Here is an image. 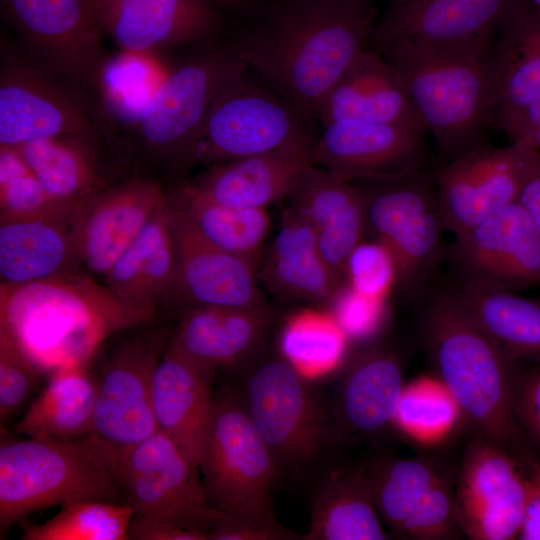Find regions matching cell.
Wrapping results in <instances>:
<instances>
[{
	"mask_svg": "<svg viewBox=\"0 0 540 540\" xmlns=\"http://www.w3.org/2000/svg\"><path fill=\"white\" fill-rule=\"evenodd\" d=\"M523 0H391L368 48L450 46L494 39Z\"/></svg>",
	"mask_w": 540,
	"mask_h": 540,
	"instance_id": "obj_16",
	"label": "cell"
},
{
	"mask_svg": "<svg viewBox=\"0 0 540 540\" xmlns=\"http://www.w3.org/2000/svg\"><path fill=\"white\" fill-rule=\"evenodd\" d=\"M540 154L528 139L504 147L483 141L434 173L443 228L455 235L517 201Z\"/></svg>",
	"mask_w": 540,
	"mask_h": 540,
	"instance_id": "obj_12",
	"label": "cell"
},
{
	"mask_svg": "<svg viewBox=\"0 0 540 540\" xmlns=\"http://www.w3.org/2000/svg\"><path fill=\"white\" fill-rule=\"evenodd\" d=\"M452 296L472 322L509 357L540 364L539 300L471 282H463Z\"/></svg>",
	"mask_w": 540,
	"mask_h": 540,
	"instance_id": "obj_32",
	"label": "cell"
},
{
	"mask_svg": "<svg viewBox=\"0 0 540 540\" xmlns=\"http://www.w3.org/2000/svg\"><path fill=\"white\" fill-rule=\"evenodd\" d=\"M167 72L155 53L121 50L107 57L97 90L104 117L136 127Z\"/></svg>",
	"mask_w": 540,
	"mask_h": 540,
	"instance_id": "obj_37",
	"label": "cell"
},
{
	"mask_svg": "<svg viewBox=\"0 0 540 540\" xmlns=\"http://www.w3.org/2000/svg\"><path fill=\"white\" fill-rule=\"evenodd\" d=\"M134 515L123 503L77 500L61 505L60 511L41 524L27 525L23 540H127Z\"/></svg>",
	"mask_w": 540,
	"mask_h": 540,
	"instance_id": "obj_40",
	"label": "cell"
},
{
	"mask_svg": "<svg viewBox=\"0 0 540 540\" xmlns=\"http://www.w3.org/2000/svg\"><path fill=\"white\" fill-rule=\"evenodd\" d=\"M278 463L315 459L327 438L325 414L305 376L281 353L257 360L237 391Z\"/></svg>",
	"mask_w": 540,
	"mask_h": 540,
	"instance_id": "obj_9",
	"label": "cell"
},
{
	"mask_svg": "<svg viewBox=\"0 0 540 540\" xmlns=\"http://www.w3.org/2000/svg\"><path fill=\"white\" fill-rule=\"evenodd\" d=\"M167 199L205 240L256 267L270 230L266 209L219 204L196 192L187 182L168 191Z\"/></svg>",
	"mask_w": 540,
	"mask_h": 540,
	"instance_id": "obj_36",
	"label": "cell"
},
{
	"mask_svg": "<svg viewBox=\"0 0 540 540\" xmlns=\"http://www.w3.org/2000/svg\"><path fill=\"white\" fill-rule=\"evenodd\" d=\"M523 1L533 6L534 8L540 10V0H523Z\"/></svg>",
	"mask_w": 540,
	"mask_h": 540,
	"instance_id": "obj_54",
	"label": "cell"
},
{
	"mask_svg": "<svg viewBox=\"0 0 540 540\" xmlns=\"http://www.w3.org/2000/svg\"><path fill=\"white\" fill-rule=\"evenodd\" d=\"M103 34L139 53L222 39L224 20L212 0H89Z\"/></svg>",
	"mask_w": 540,
	"mask_h": 540,
	"instance_id": "obj_17",
	"label": "cell"
},
{
	"mask_svg": "<svg viewBox=\"0 0 540 540\" xmlns=\"http://www.w3.org/2000/svg\"><path fill=\"white\" fill-rule=\"evenodd\" d=\"M314 124L247 67L217 94L198 128L169 160L176 171L239 160L316 139Z\"/></svg>",
	"mask_w": 540,
	"mask_h": 540,
	"instance_id": "obj_6",
	"label": "cell"
},
{
	"mask_svg": "<svg viewBox=\"0 0 540 540\" xmlns=\"http://www.w3.org/2000/svg\"><path fill=\"white\" fill-rule=\"evenodd\" d=\"M517 201L526 209L540 231V154Z\"/></svg>",
	"mask_w": 540,
	"mask_h": 540,
	"instance_id": "obj_52",
	"label": "cell"
},
{
	"mask_svg": "<svg viewBox=\"0 0 540 540\" xmlns=\"http://www.w3.org/2000/svg\"><path fill=\"white\" fill-rule=\"evenodd\" d=\"M294 532L281 526L275 519L239 520L226 517L208 534L207 540H288L299 539Z\"/></svg>",
	"mask_w": 540,
	"mask_h": 540,
	"instance_id": "obj_48",
	"label": "cell"
},
{
	"mask_svg": "<svg viewBox=\"0 0 540 540\" xmlns=\"http://www.w3.org/2000/svg\"><path fill=\"white\" fill-rule=\"evenodd\" d=\"M315 139L209 168L187 183L209 200L236 208L266 209L288 197L311 166Z\"/></svg>",
	"mask_w": 540,
	"mask_h": 540,
	"instance_id": "obj_22",
	"label": "cell"
},
{
	"mask_svg": "<svg viewBox=\"0 0 540 540\" xmlns=\"http://www.w3.org/2000/svg\"><path fill=\"white\" fill-rule=\"evenodd\" d=\"M511 407L521 430L540 447V364L527 370L518 369Z\"/></svg>",
	"mask_w": 540,
	"mask_h": 540,
	"instance_id": "obj_47",
	"label": "cell"
},
{
	"mask_svg": "<svg viewBox=\"0 0 540 540\" xmlns=\"http://www.w3.org/2000/svg\"><path fill=\"white\" fill-rule=\"evenodd\" d=\"M367 474L381 521L400 536L407 519L441 472L431 461L413 458L381 462Z\"/></svg>",
	"mask_w": 540,
	"mask_h": 540,
	"instance_id": "obj_38",
	"label": "cell"
},
{
	"mask_svg": "<svg viewBox=\"0 0 540 540\" xmlns=\"http://www.w3.org/2000/svg\"><path fill=\"white\" fill-rule=\"evenodd\" d=\"M454 497L458 527L470 539H516L525 501L523 464L503 446L478 437L465 447Z\"/></svg>",
	"mask_w": 540,
	"mask_h": 540,
	"instance_id": "obj_15",
	"label": "cell"
},
{
	"mask_svg": "<svg viewBox=\"0 0 540 540\" xmlns=\"http://www.w3.org/2000/svg\"><path fill=\"white\" fill-rule=\"evenodd\" d=\"M99 146L81 138L55 137L13 148L49 194L78 203L112 184L103 170Z\"/></svg>",
	"mask_w": 540,
	"mask_h": 540,
	"instance_id": "obj_35",
	"label": "cell"
},
{
	"mask_svg": "<svg viewBox=\"0 0 540 540\" xmlns=\"http://www.w3.org/2000/svg\"><path fill=\"white\" fill-rule=\"evenodd\" d=\"M123 452L95 433L2 441L1 535L28 515L66 502L126 504L121 479Z\"/></svg>",
	"mask_w": 540,
	"mask_h": 540,
	"instance_id": "obj_5",
	"label": "cell"
},
{
	"mask_svg": "<svg viewBox=\"0 0 540 540\" xmlns=\"http://www.w3.org/2000/svg\"><path fill=\"white\" fill-rule=\"evenodd\" d=\"M496 127L511 141L528 138L540 150V99Z\"/></svg>",
	"mask_w": 540,
	"mask_h": 540,
	"instance_id": "obj_51",
	"label": "cell"
},
{
	"mask_svg": "<svg viewBox=\"0 0 540 540\" xmlns=\"http://www.w3.org/2000/svg\"><path fill=\"white\" fill-rule=\"evenodd\" d=\"M260 277L280 296L313 301H329L342 284L322 257L311 225L290 207L283 212Z\"/></svg>",
	"mask_w": 540,
	"mask_h": 540,
	"instance_id": "obj_31",
	"label": "cell"
},
{
	"mask_svg": "<svg viewBox=\"0 0 540 540\" xmlns=\"http://www.w3.org/2000/svg\"><path fill=\"white\" fill-rule=\"evenodd\" d=\"M78 203L53 197L15 148L0 145V219L54 218L72 222Z\"/></svg>",
	"mask_w": 540,
	"mask_h": 540,
	"instance_id": "obj_41",
	"label": "cell"
},
{
	"mask_svg": "<svg viewBox=\"0 0 540 540\" xmlns=\"http://www.w3.org/2000/svg\"><path fill=\"white\" fill-rule=\"evenodd\" d=\"M246 68L231 42L222 38L168 71L136 125L146 149L170 159L198 128L217 94Z\"/></svg>",
	"mask_w": 540,
	"mask_h": 540,
	"instance_id": "obj_13",
	"label": "cell"
},
{
	"mask_svg": "<svg viewBox=\"0 0 540 540\" xmlns=\"http://www.w3.org/2000/svg\"><path fill=\"white\" fill-rule=\"evenodd\" d=\"M43 374L0 332V417L6 420L28 404Z\"/></svg>",
	"mask_w": 540,
	"mask_h": 540,
	"instance_id": "obj_44",
	"label": "cell"
},
{
	"mask_svg": "<svg viewBox=\"0 0 540 540\" xmlns=\"http://www.w3.org/2000/svg\"><path fill=\"white\" fill-rule=\"evenodd\" d=\"M165 198L154 180L133 178L79 201L71 233L82 269L105 277Z\"/></svg>",
	"mask_w": 540,
	"mask_h": 540,
	"instance_id": "obj_19",
	"label": "cell"
},
{
	"mask_svg": "<svg viewBox=\"0 0 540 540\" xmlns=\"http://www.w3.org/2000/svg\"><path fill=\"white\" fill-rule=\"evenodd\" d=\"M213 377L169 342L153 377L152 404L157 428L198 468L212 417Z\"/></svg>",
	"mask_w": 540,
	"mask_h": 540,
	"instance_id": "obj_24",
	"label": "cell"
},
{
	"mask_svg": "<svg viewBox=\"0 0 540 540\" xmlns=\"http://www.w3.org/2000/svg\"><path fill=\"white\" fill-rule=\"evenodd\" d=\"M237 1V6L238 7H243L245 4H247L248 2L252 1V0H236Z\"/></svg>",
	"mask_w": 540,
	"mask_h": 540,
	"instance_id": "obj_55",
	"label": "cell"
},
{
	"mask_svg": "<svg viewBox=\"0 0 540 540\" xmlns=\"http://www.w3.org/2000/svg\"><path fill=\"white\" fill-rule=\"evenodd\" d=\"M321 126L312 146V163L337 179L386 178L423 168L426 148L421 132L351 120Z\"/></svg>",
	"mask_w": 540,
	"mask_h": 540,
	"instance_id": "obj_20",
	"label": "cell"
},
{
	"mask_svg": "<svg viewBox=\"0 0 540 540\" xmlns=\"http://www.w3.org/2000/svg\"><path fill=\"white\" fill-rule=\"evenodd\" d=\"M493 41L403 47L381 54L402 77L416 113L447 161L482 140L496 99Z\"/></svg>",
	"mask_w": 540,
	"mask_h": 540,
	"instance_id": "obj_3",
	"label": "cell"
},
{
	"mask_svg": "<svg viewBox=\"0 0 540 540\" xmlns=\"http://www.w3.org/2000/svg\"><path fill=\"white\" fill-rule=\"evenodd\" d=\"M267 305L256 307L189 306L169 343L212 374L235 365L259 347L269 325Z\"/></svg>",
	"mask_w": 540,
	"mask_h": 540,
	"instance_id": "obj_26",
	"label": "cell"
},
{
	"mask_svg": "<svg viewBox=\"0 0 540 540\" xmlns=\"http://www.w3.org/2000/svg\"><path fill=\"white\" fill-rule=\"evenodd\" d=\"M367 470L352 468L331 476L313 501L304 540H383Z\"/></svg>",
	"mask_w": 540,
	"mask_h": 540,
	"instance_id": "obj_34",
	"label": "cell"
},
{
	"mask_svg": "<svg viewBox=\"0 0 540 540\" xmlns=\"http://www.w3.org/2000/svg\"><path fill=\"white\" fill-rule=\"evenodd\" d=\"M168 205L176 248L173 294L181 295L189 306L266 305L256 282V267L205 240Z\"/></svg>",
	"mask_w": 540,
	"mask_h": 540,
	"instance_id": "obj_21",
	"label": "cell"
},
{
	"mask_svg": "<svg viewBox=\"0 0 540 540\" xmlns=\"http://www.w3.org/2000/svg\"><path fill=\"white\" fill-rule=\"evenodd\" d=\"M288 197L290 208L313 228L322 257L342 282L346 261L367 231L361 189L312 164Z\"/></svg>",
	"mask_w": 540,
	"mask_h": 540,
	"instance_id": "obj_23",
	"label": "cell"
},
{
	"mask_svg": "<svg viewBox=\"0 0 540 540\" xmlns=\"http://www.w3.org/2000/svg\"><path fill=\"white\" fill-rule=\"evenodd\" d=\"M154 315L155 309L122 299L81 271L0 286V332L42 374L89 365L108 338Z\"/></svg>",
	"mask_w": 540,
	"mask_h": 540,
	"instance_id": "obj_2",
	"label": "cell"
},
{
	"mask_svg": "<svg viewBox=\"0 0 540 540\" xmlns=\"http://www.w3.org/2000/svg\"><path fill=\"white\" fill-rule=\"evenodd\" d=\"M443 228L438 203L413 217L384 245L391 253L397 281L403 286L417 282L435 258Z\"/></svg>",
	"mask_w": 540,
	"mask_h": 540,
	"instance_id": "obj_42",
	"label": "cell"
},
{
	"mask_svg": "<svg viewBox=\"0 0 540 540\" xmlns=\"http://www.w3.org/2000/svg\"><path fill=\"white\" fill-rule=\"evenodd\" d=\"M1 6L32 60L89 97L97 92L107 56L89 0H1Z\"/></svg>",
	"mask_w": 540,
	"mask_h": 540,
	"instance_id": "obj_10",
	"label": "cell"
},
{
	"mask_svg": "<svg viewBox=\"0 0 540 540\" xmlns=\"http://www.w3.org/2000/svg\"><path fill=\"white\" fill-rule=\"evenodd\" d=\"M425 342L440 380L478 437L519 460L521 428L511 407L518 361L509 357L464 313L452 294L436 297L424 320Z\"/></svg>",
	"mask_w": 540,
	"mask_h": 540,
	"instance_id": "obj_4",
	"label": "cell"
},
{
	"mask_svg": "<svg viewBox=\"0 0 540 540\" xmlns=\"http://www.w3.org/2000/svg\"><path fill=\"white\" fill-rule=\"evenodd\" d=\"M128 538L133 540H207L200 532L139 515H133L131 519Z\"/></svg>",
	"mask_w": 540,
	"mask_h": 540,
	"instance_id": "obj_50",
	"label": "cell"
},
{
	"mask_svg": "<svg viewBox=\"0 0 540 540\" xmlns=\"http://www.w3.org/2000/svg\"><path fill=\"white\" fill-rule=\"evenodd\" d=\"M496 99L491 125L540 99V10L522 2L493 41Z\"/></svg>",
	"mask_w": 540,
	"mask_h": 540,
	"instance_id": "obj_30",
	"label": "cell"
},
{
	"mask_svg": "<svg viewBox=\"0 0 540 540\" xmlns=\"http://www.w3.org/2000/svg\"><path fill=\"white\" fill-rule=\"evenodd\" d=\"M337 120L396 125L425 133L399 73L379 53L366 49L326 96L321 125Z\"/></svg>",
	"mask_w": 540,
	"mask_h": 540,
	"instance_id": "obj_25",
	"label": "cell"
},
{
	"mask_svg": "<svg viewBox=\"0 0 540 540\" xmlns=\"http://www.w3.org/2000/svg\"><path fill=\"white\" fill-rule=\"evenodd\" d=\"M404 390L399 356L385 348L361 353L341 383L338 419L352 436L376 434L395 421Z\"/></svg>",
	"mask_w": 540,
	"mask_h": 540,
	"instance_id": "obj_29",
	"label": "cell"
},
{
	"mask_svg": "<svg viewBox=\"0 0 540 540\" xmlns=\"http://www.w3.org/2000/svg\"><path fill=\"white\" fill-rule=\"evenodd\" d=\"M328 302L331 315L347 337L362 338L372 334L385 313V299L364 295L347 283H342Z\"/></svg>",
	"mask_w": 540,
	"mask_h": 540,
	"instance_id": "obj_46",
	"label": "cell"
},
{
	"mask_svg": "<svg viewBox=\"0 0 540 540\" xmlns=\"http://www.w3.org/2000/svg\"><path fill=\"white\" fill-rule=\"evenodd\" d=\"M97 376L86 366L52 373L16 424L27 437L73 438L93 433Z\"/></svg>",
	"mask_w": 540,
	"mask_h": 540,
	"instance_id": "obj_33",
	"label": "cell"
},
{
	"mask_svg": "<svg viewBox=\"0 0 540 540\" xmlns=\"http://www.w3.org/2000/svg\"><path fill=\"white\" fill-rule=\"evenodd\" d=\"M125 503L134 515L207 534L227 516L208 504L199 468L161 431L124 449Z\"/></svg>",
	"mask_w": 540,
	"mask_h": 540,
	"instance_id": "obj_11",
	"label": "cell"
},
{
	"mask_svg": "<svg viewBox=\"0 0 540 540\" xmlns=\"http://www.w3.org/2000/svg\"><path fill=\"white\" fill-rule=\"evenodd\" d=\"M452 256L464 282L510 291L540 285V231L518 201L456 235Z\"/></svg>",
	"mask_w": 540,
	"mask_h": 540,
	"instance_id": "obj_18",
	"label": "cell"
},
{
	"mask_svg": "<svg viewBox=\"0 0 540 540\" xmlns=\"http://www.w3.org/2000/svg\"><path fill=\"white\" fill-rule=\"evenodd\" d=\"M71 222L0 219L1 285H23L81 270Z\"/></svg>",
	"mask_w": 540,
	"mask_h": 540,
	"instance_id": "obj_28",
	"label": "cell"
},
{
	"mask_svg": "<svg viewBox=\"0 0 540 540\" xmlns=\"http://www.w3.org/2000/svg\"><path fill=\"white\" fill-rule=\"evenodd\" d=\"M347 335L331 313L305 309L285 322L279 338L281 355L304 376L333 368L342 358Z\"/></svg>",
	"mask_w": 540,
	"mask_h": 540,
	"instance_id": "obj_39",
	"label": "cell"
},
{
	"mask_svg": "<svg viewBox=\"0 0 540 540\" xmlns=\"http://www.w3.org/2000/svg\"><path fill=\"white\" fill-rule=\"evenodd\" d=\"M521 462L525 471V501L518 539L540 540V463L531 456Z\"/></svg>",
	"mask_w": 540,
	"mask_h": 540,
	"instance_id": "obj_49",
	"label": "cell"
},
{
	"mask_svg": "<svg viewBox=\"0 0 540 540\" xmlns=\"http://www.w3.org/2000/svg\"><path fill=\"white\" fill-rule=\"evenodd\" d=\"M278 462L237 391L214 393L199 471L208 504L239 520H274L271 492Z\"/></svg>",
	"mask_w": 540,
	"mask_h": 540,
	"instance_id": "obj_7",
	"label": "cell"
},
{
	"mask_svg": "<svg viewBox=\"0 0 540 540\" xmlns=\"http://www.w3.org/2000/svg\"><path fill=\"white\" fill-rule=\"evenodd\" d=\"M104 115L93 99L7 41L1 43L0 145L75 137L100 145Z\"/></svg>",
	"mask_w": 540,
	"mask_h": 540,
	"instance_id": "obj_8",
	"label": "cell"
},
{
	"mask_svg": "<svg viewBox=\"0 0 540 540\" xmlns=\"http://www.w3.org/2000/svg\"><path fill=\"white\" fill-rule=\"evenodd\" d=\"M376 23V0H274L227 39L252 72L316 123Z\"/></svg>",
	"mask_w": 540,
	"mask_h": 540,
	"instance_id": "obj_1",
	"label": "cell"
},
{
	"mask_svg": "<svg viewBox=\"0 0 540 540\" xmlns=\"http://www.w3.org/2000/svg\"><path fill=\"white\" fill-rule=\"evenodd\" d=\"M453 487L441 473L407 519L400 536L416 540L454 538L458 524Z\"/></svg>",
	"mask_w": 540,
	"mask_h": 540,
	"instance_id": "obj_43",
	"label": "cell"
},
{
	"mask_svg": "<svg viewBox=\"0 0 540 540\" xmlns=\"http://www.w3.org/2000/svg\"><path fill=\"white\" fill-rule=\"evenodd\" d=\"M148 325L133 328L97 376L93 433L123 449L158 431L152 404L153 377L167 344L162 333L148 329Z\"/></svg>",
	"mask_w": 540,
	"mask_h": 540,
	"instance_id": "obj_14",
	"label": "cell"
},
{
	"mask_svg": "<svg viewBox=\"0 0 540 540\" xmlns=\"http://www.w3.org/2000/svg\"><path fill=\"white\" fill-rule=\"evenodd\" d=\"M344 278L356 291L370 297L386 299L397 282L396 265L384 245L376 240H363L349 255Z\"/></svg>",
	"mask_w": 540,
	"mask_h": 540,
	"instance_id": "obj_45",
	"label": "cell"
},
{
	"mask_svg": "<svg viewBox=\"0 0 540 540\" xmlns=\"http://www.w3.org/2000/svg\"><path fill=\"white\" fill-rule=\"evenodd\" d=\"M104 279L116 295L143 307L155 309L173 294L176 248L167 194Z\"/></svg>",
	"mask_w": 540,
	"mask_h": 540,
	"instance_id": "obj_27",
	"label": "cell"
},
{
	"mask_svg": "<svg viewBox=\"0 0 540 540\" xmlns=\"http://www.w3.org/2000/svg\"><path fill=\"white\" fill-rule=\"evenodd\" d=\"M212 1H214L217 4H225V5L237 6V1L236 0H212Z\"/></svg>",
	"mask_w": 540,
	"mask_h": 540,
	"instance_id": "obj_53",
	"label": "cell"
}]
</instances>
